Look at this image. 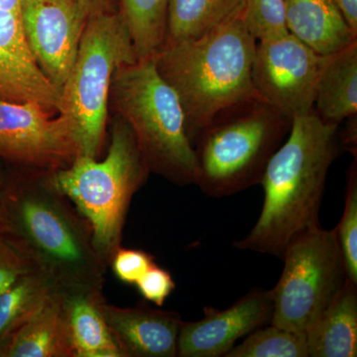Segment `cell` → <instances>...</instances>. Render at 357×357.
Returning <instances> with one entry per match:
<instances>
[{"label": "cell", "mask_w": 357, "mask_h": 357, "mask_svg": "<svg viewBox=\"0 0 357 357\" xmlns=\"http://www.w3.org/2000/svg\"><path fill=\"white\" fill-rule=\"evenodd\" d=\"M2 229L60 288L103 287L107 267L96 252L88 220L48 173L21 171L2 181Z\"/></svg>", "instance_id": "6da1fadb"}, {"label": "cell", "mask_w": 357, "mask_h": 357, "mask_svg": "<svg viewBox=\"0 0 357 357\" xmlns=\"http://www.w3.org/2000/svg\"><path fill=\"white\" fill-rule=\"evenodd\" d=\"M338 126L321 121L314 112L293 119L287 140L262 176L261 213L234 248L282 259L296 236L319 227L326 176L342 149Z\"/></svg>", "instance_id": "7a4b0ae2"}, {"label": "cell", "mask_w": 357, "mask_h": 357, "mask_svg": "<svg viewBox=\"0 0 357 357\" xmlns=\"http://www.w3.org/2000/svg\"><path fill=\"white\" fill-rule=\"evenodd\" d=\"M255 46L241 13L199 38L165 44L154 56L160 76L180 100L192 147L218 112L256 93Z\"/></svg>", "instance_id": "3957f363"}, {"label": "cell", "mask_w": 357, "mask_h": 357, "mask_svg": "<svg viewBox=\"0 0 357 357\" xmlns=\"http://www.w3.org/2000/svg\"><path fill=\"white\" fill-rule=\"evenodd\" d=\"M291 126L292 121L257 93L220 110L194 144L196 185L211 198H222L260 184Z\"/></svg>", "instance_id": "277c9868"}, {"label": "cell", "mask_w": 357, "mask_h": 357, "mask_svg": "<svg viewBox=\"0 0 357 357\" xmlns=\"http://www.w3.org/2000/svg\"><path fill=\"white\" fill-rule=\"evenodd\" d=\"M110 105L132 130L150 173L181 187L197 184L198 164L182 105L172 86L160 76L153 58L115 70Z\"/></svg>", "instance_id": "5b68a950"}, {"label": "cell", "mask_w": 357, "mask_h": 357, "mask_svg": "<svg viewBox=\"0 0 357 357\" xmlns=\"http://www.w3.org/2000/svg\"><path fill=\"white\" fill-rule=\"evenodd\" d=\"M149 174L132 130L117 115L105 160L81 155L67 168L50 174L53 184L88 220L96 252L107 267L121 248L133 196Z\"/></svg>", "instance_id": "8992f818"}, {"label": "cell", "mask_w": 357, "mask_h": 357, "mask_svg": "<svg viewBox=\"0 0 357 357\" xmlns=\"http://www.w3.org/2000/svg\"><path fill=\"white\" fill-rule=\"evenodd\" d=\"M132 39L119 13L86 21L76 60L64 84L60 114L76 128L82 155L102 153L109 116V91L115 70L137 61Z\"/></svg>", "instance_id": "52a82bcc"}, {"label": "cell", "mask_w": 357, "mask_h": 357, "mask_svg": "<svg viewBox=\"0 0 357 357\" xmlns=\"http://www.w3.org/2000/svg\"><path fill=\"white\" fill-rule=\"evenodd\" d=\"M282 259L283 272L271 290L270 324L306 337L307 330L349 279L342 250L333 229L319 225L296 236Z\"/></svg>", "instance_id": "ba28073f"}, {"label": "cell", "mask_w": 357, "mask_h": 357, "mask_svg": "<svg viewBox=\"0 0 357 357\" xmlns=\"http://www.w3.org/2000/svg\"><path fill=\"white\" fill-rule=\"evenodd\" d=\"M82 155L76 128L67 115L36 102L0 100V158L21 171L55 173Z\"/></svg>", "instance_id": "9c48e42d"}, {"label": "cell", "mask_w": 357, "mask_h": 357, "mask_svg": "<svg viewBox=\"0 0 357 357\" xmlns=\"http://www.w3.org/2000/svg\"><path fill=\"white\" fill-rule=\"evenodd\" d=\"M324 59L289 32L256 41L255 91L291 121L312 114Z\"/></svg>", "instance_id": "30bf717a"}, {"label": "cell", "mask_w": 357, "mask_h": 357, "mask_svg": "<svg viewBox=\"0 0 357 357\" xmlns=\"http://www.w3.org/2000/svg\"><path fill=\"white\" fill-rule=\"evenodd\" d=\"M26 41L47 79L62 91L89 14L79 0H21Z\"/></svg>", "instance_id": "8fae6325"}, {"label": "cell", "mask_w": 357, "mask_h": 357, "mask_svg": "<svg viewBox=\"0 0 357 357\" xmlns=\"http://www.w3.org/2000/svg\"><path fill=\"white\" fill-rule=\"evenodd\" d=\"M197 321H183L177 356L220 357L236 347L239 338L269 325L273 314L271 290L253 288L229 309L206 307Z\"/></svg>", "instance_id": "7c38bea8"}, {"label": "cell", "mask_w": 357, "mask_h": 357, "mask_svg": "<svg viewBox=\"0 0 357 357\" xmlns=\"http://www.w3.org/2000/svg\"><path fill=\"white\" fill-rule=\"evenodd\" d=\"M0 100L36 102L60 114L62 95L40 69L26 41L20 13L0 9Z\"/></svg>", "instance_id": "4fadbf2b"}, {"label": "cell", "mask_w": 357, "mask_h": 357, "mask_svg": "<svg viewBox=\"0 0 357 357\" xmlns=\"http://www.w3.org/2000/svg\"><path fill=\"white\" fill-rule=\"evenodd\" d=\"M107 325L123 357L177 356L183 319L177 312L146 305L119 307L103 304Z\"/></svg>", "instance_id": "5bb4252c"}, {"label": "cell", "mask_w": 357, "mask_h": 357, "mask_svg": "<svg viewBox=\"0 0 357 357\" xmlns=\"http://www.w3.org/2000/svg\"><path fill=\"white\" fill-rule=\"evenodd\" d=\"M0 357H76L60 288L0 340Z\"/></svg>", "instance_id": "9a60e30c"}, {"label": "cell", "mask_w": 357, "mask_h": 357, "mask_svg": "<svg viewBox=\"0 0 357 357\" xmlns=\"http://www.w3.org/2000/svg\"><path fill=\"white\" fill-rule=\"evenodd\" d=\"M102 288H60L76 357H123L103 314Z\"/></svg>", "instance_id": "2e32d148"}, {"label": "cell", "mask_w": 357, "mask_h": 357, "mask_svg": "<svg viewBox=\"0 0 357 357\" xmlns=\"http://www.w3.org/2000/svg\"><path fill=\"white\" fill-rule=\"evenodd\" d=\"M288 31L321 56L344 50L357 41L333 0H284Z\"/></svg>", "instance_id": "e0dca14e"}, {"label": "cell", "mask_w": 357, "mask_h": 357, "mask_svg": "<svg viewBox=\"0 0 357 357\" xmlns=\"http://www.w3.org/2000/svg\"><path fill=\"white\" fill-rule=\"evenodd\" d=\"M309 357L357 356V284L347 279L306 333Z\"/></svg>", "instance_id": "ac0fdd59"}, {"label": "cell", "mask_w": 357, "mask_h": 357, "mask_svg": "<svg viewBox=\"0 0 357 357\" xmlns=\"http://www.w3.org/2000/svg\"><path fill=\"white\" fill-rule=\"evenodd\" d=\"M314 112L321 121L335 126L357 114V41L325 56L317 83Z\"/></svg>", "instance_id": "d6986e66"}, {"label": "cell", "mask_w": 357, "mask_h": 357, "mask_svg": "<svg viewBox=\"0 0 357 357\" xmlns=\"http://www.w3.org/2000/svg\"><path fill=\"white\" fill-rule=\"evenodd\" d=\"M243 6L244 0H170L165 44L199 38L243 13Z\"/></svg>", "instance_id": "ffe728a7"}, {"label": "cell", "mask_w": 357, "mask_h": 357, "mask_svg": "<svg viewBox=\"0 0 357 357\" xmlns=\"http://www.w3.org/2000/svg\"><path fill=\"white\" fill-rule=\"evenodd\" d=\"M138 60L153 58L166 41L170 0H116Z\"/></svg>", "instance_id": "44dd1931"}, {"label": "cell", "mask_w": 357, "mask_h": 357, "mask_svg": "<svg viewBox=\"0 0 357 357\" xmlns=\"http://www.w3.org/2000/svg\"><path fill=\"white\" fill-rule=\"evenodd\" d=\"M59 286L48 274L36 269L14 282L0 295V340L36 311Z\"/></svg>", "instance_id": "7402d4cb"}, {"label": "cell", "mask_w": 357, "mask_h": 357, "mask_svg": "<svg viewBox=\"0 0 357 357\" xmlns=\"http://www.w3.org/2000/svg\"><path fill=\"white\" fill-rule=\"evenodd\" d=\"M225 357H309L306 337L286 328L269 326L249 333Z\"/></svg>", "instance_id": "603a6c76"}, {"label": "cell", "mask_w": 357, "mask_h": 357, "mask_svg": "<svg viewBox=\"0 0 357 357\" xmlns=\"http://www.w3.org/2000/svg\"><path fill=\"white\" fill-rule=\"evenodd\" d=\"M344 208L333 231L340 244L347 278L357 284V159L354 157L347 175Z\"/></svg>", "instance_id": "cb8c5ba5"}, {"label": "cell", "mask_w": 357, "mask_h": 357, "mask_svg": "<svg viewBox=\"0 0 357 357\" xmlns=\"http://www.w3.org/2000/svg\"><path fill=\"white\" fill-rule=\"evenodd\" d=\"M243 21L256 41L288 33L284 0H244Z\"/></svg>", "instance_id": "d4e9b609"}, {"label": "cell", "mask_w": 357, "mask_h": 357, "mask_svg": "<svg viewBox=\"0 0 357 357\" xmlns=\"http://www.w3.org/2000/svg\"><path fill=\"white\" fill-rule=\"evenodd\" d=\"M36 269L39 268L16 244L0 236V295L21 276Z\"/></svg>", "instance_id": "484cf974"}, {"label": "cell", "mask_w": 357, "mask_h": 357, "mask_svg": "<svg viewBox=\"0 0 357 357\" xmlns=\"http://www.w3.org/2000/svg\"><path fill=\"white\" fill-rule=\"evenodd\" d=\"M156 264L155 258L141 249L121 248L114 253L109 266L122 283L135 285L150 267Z\"/></svg>", "instance_id": "4316f807"}, {"label": "cell", "mask_w": 357, "mask_h": 357, "mask_svg": "<svg viewBox=\"0 0 357 357\" xmlns=\"http://www.w3.org/2000/svg\"><path fill=\"white\" fill-rule=\"evenodd\" d=\"M135 285L145 300L158 307L165 304L167 298L176 289L175 281L170 272L157 264L150 267Z\"/></svg>", "instance_id": "83f0119b"}, {"label": "cell", "mask_w": 357, "mask_h": 357, "mask_svg": "<svg viewBox=\"0 0 357 357\" xmlns=\"http://www.w3.org/2000/svg\"><path fill=\"white\" fill-rule=\"evenodd\" d=\"M357 114L352 115L347 121V126L342 132H340V143L342 148L351 152L352 155L356 157V144H357Z\"/></svg>", "instance_id": "f1b7e54d"}, {"label": "cell", "mask_w": 357, "mask_h": 357, "mask_svg": "<svg viewBox=\"0 0 357 357\" xmlns=\"http://www.w3.org/2000/svg\"><path fill=\"white\" fill-rule=\"evenodd\" d=\"M79 1L88 13L89 17L117 11L116 0H79Z\"/></svg>", "instance_id": "f546056e"}, {"label": "cell", "mask_w": 357, "mask_h": 357, "mask_svg": "<svg viewBox=\"0 0 357 357\" xmlns=\"http://www.w3.org/2000/svg\"><path fill=\"white\" fill-rule=\"evenodd\" d=\"M347 24L357 34V0H333Z\"/></svg>", "instance_id": "4dcf8cb0"}, {"label": "cell", "mask_w": 357, "mask_h": 357, "mask_svg": "<svg viewBox=\"0 0 357 357\" xmlns=\"http://www.w3.org/2000/svg\"><path fill=\"white\" fill-rule=\"evenodd\" d=\"M21 0H0V9L20 13Z\"/></svg>", "instance_id": "1f68e13d"}, {"label": "cell", "mask_w": 357, "mask_h": 357, "mask_svg": "<svg viewBox=\"0 0 357 357\" xmlns=\"http://www.w3.org/2000/svg\"><path fill=\"white\" fill-rule=\"evenodd\" d=\"M2 180L0 178V190H1ZM3 234V229H2V217H1V208H0V236Z\"/></svg>", "instance_id": "d6a6232c"}]
</instances>
